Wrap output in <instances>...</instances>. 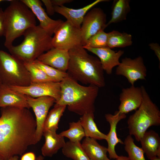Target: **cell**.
Listing matches in <instances>:
<instances>
[{
    "label": "cell",
    "instance_id": "cell-9",
    "mask_svg": "<svg viewBox=\"0 0 160 160\" xmlns=\"http://www.w3.org/2000/svg\"><path fill=\"white\" fill-rule=\"evenodd\" d=\"M8 87L18 92L33 98L50 96L54 98L56 102L59 100L61 96L60 82L50 81L31 83L29 85L25 86Z\"/></svg>",
    "mask_w": 160,
    "mask_h": 160
},
{
    "label": "cell",
    "instance_id": "cell-38",
    "mask_svg": "<svg viewBox=\"0 0 160 160\" xmlns=\"http://www.w3.org/2000/svg\"><path fill=\"white\" fill-rule=\"evenodd\" d=\"M109 160H111L110 159ZM114 160H130L128 157L123 156H119V157Z\"/></svg>",
    "mask_w": 160,
    "mask_h": 160
},
{
    "label": "cell",
    "instance_id": "cell-12",
    "mask_svg": "<svg viewBox=\"0 0 160 160\" xmlns=\"http://www.w3.org/2000/svg\"><path fill=\"white\" fill-rule=\"evenodd\" d=\"M26 97L28 104L35 114L36 124V137L38 142L43 135L44 124L49 111L55 103L56 100L54 98L49 96L36 98L28 96Z\"/></svg>",
    "mask_w": 160,
    "mask_h": 160
},
{
    "label": "cell",
    "instance_id": "cell-22",
    "mask_svg": "<svg viewBox=\"0 0 160 160\" xmlns=\"http://www.w3.org/2000/svg\"><path fill=\"white\" fill-rule=\"evenodd\" d=\"M90 160H109L107 156V148L100 145L96 140L85 137L81 144Z\"/></svg>",
    "mask_w": 160,
    "mask_h": 160
},
{
    "label": "cell",
    "instance_id": "cell-11",
    "mask_svg": "<svg viewBox=\"0 0 160 160\" xmlns=\"http://www.w3.org/2000/svg\"><path fill=\"white\" fill-rule=\"evenodd\" d=\"M106 24V15L101 8H94L87 13L80 28L82 46H84L87 40L99 31L104 30Z\"/></svg>",
    "mask_w": 160,
    "mask_h": 160
},
{
    "label": "cell",
    "instance_id": "cell-10",
    "mask_svg": "<svg viewBox=\"0 0 160 160\" xmlns=\"http://www.w3.org/2000/svg\"><path fill=\"white\" fill-rule=\"evenodd\" d=\"M147 69L141 56L132 59L125 57L117 66L115 73L125 77L131 85L138 80L146 79Z\"/></svg>",
    "mask_w": 160,
    "mask_h": 160
},
{
    "label": "cell",
    "instance_id": "cell-44",
    "mask_svg": "<svg viewBox=\"0 0 160 160\" xmlns=\"http://www.w3.org/2000/svg\"><path fill=\"white\" fill-rule=\"evenodd\" d=\"M0 160H4V159H2L0 158Z\"/></svg>",
    "mask_w": 160,
    "mask_h": 160
},
{
    "label": "cell",
    "instance_id": "cell-13",
    "mask_svg": "<svg viewBox=\"0 0 160 160\" xmlns=\"http://www.w3.org/2000/svg\"><path fill=\"white\" fill-rule=\"evenodd\" d=\"M32 11L39 20L41 27L52 36L64 22L61 20L50 18L43 8L39 0H21Z\"/></svg>",
    "mask_w": 160,
    "mask_h": 160
},
{
    "label": "cell",
    "instance_id": "cell-34",
    "mask_svg": "<svg viewBox=\"0 0 160 160\" xmlns=\"http://www.w3.org/2000/svg\"><path fill=\"white\" fill-rule=\"evenodd\" d=\"M4 11L0 8V36L4 35Z\"/></svg>",
    "mask_w": 160,
    "mask_h": 160
},
{
    "label": "cell",
    "instance_id": "cell-35",
    "mask_svg": "<svg viewBox=\"0 0 160 160\" xmlns=\"http://www.w3.org/2000/svg\"><path fill=\"white\" fill-rule=\"evenodd\" d=\"M151 49L154 51L155 54L160 62V46L157 43H151L149 44Z\"/></svg>",
    "mask_w": 160,
    "mask_h": 160
},
{
    "label": "cell",
    "instance_id": "cell-17",
    "mask_svg": "<svg viewBox=\"0 0 160 160\" xmlns=\"http://www.w3.org/2000/svg\"><path fill=\"white\" fill-rule=\"evenodd\" d=\"M106 121L110 125V130L108 133L106 135L108 147V152L110 159H116L119 156L116 153L115 147L118 143L124 144V142L117 137L116 132V126L118 123L121 120L126 117V114L118 113L116 111L114 115L107 113L105 116Z\"/></svg>",
    "mask_w": 160,
    "mask_h": 160
},
{
    "label": "cell",
    "instance_id": "cell-27",
    "mask_svg": "<svg viewBox=\"0 0 160 160\" xmlns=\"http://www.w3.org/2000/svg\"><path fill=\"white\" fill-rule=\"evenodd\" d=\"M66 107L65 105L54 107L50 111L44 122L43 132L48 131L56 132L59 121Z\"/></svg>",
    "mask_w": 160,
    "mask_h": 160
},
{
    "label": "cell",
    "instance_id": "cell-37",
    "mask_svg": "<svg viewBox=\"0 0 160 160\" xmlns=\"http://www.w3.org/2000/svg\"><path fill=\"white\" fill-rule=\"evenodd\" d=\"M52 4L54 6L62 7L65 4L71 2L72 0H51Z\"/></svg>",
    "mask_w": 160,
    "mask_h": 160
},
{
    "label": "cell",
    "instance_id": "cell-30",
    "mask_svg": "<svg viewBox=\"0 0 160 160\" xmlns=\"http://www.w3.org/2000/svg\"><path fill=\"white\" fill-rule=\"evenodd\" d=\"M32 63L42 70L48 76L55 82H60L68 76L66 72L60 71L43 63L37 59Z\"/></svg>",
    "mask_w": 160,
    "mask_h": 160
},
{
    "label": "cell",
    "instance_id": "cell-45",
    "mask_svg": "<svg viewBox=\"0 0 160 160\" xmlns=\"http://www.w3.org/2000/svg\"></svg>",
    "mask_w": 160,
    "mask_h": 160
},
{
    "label": "cell",
    "instance_id": "cell-26",
    "mask_svg": "<svg viewBox=\"0 0 160 160\" xmlns=\"http://www.w3.org/2000/svg\"><path fill=\"white\" fill-rule=\"evenodd\" d=\"M62 151L66 157L73 160H90L79 142L69 141L65 142Z\"/></svg>",
    "mask_w": 160,
    "mask_h": 160
},
{
    "label": "cell",
    "instance_id": "cell-39",
    "mask_svg": "<svg viewBox=\"0 0 160 160\" xmlns=\"http://www.w3.org/2000/svg\"><path fill=\"white\" fill-rule=\"evenodd\" d=\"M7 160H19V157L18 156H14Z\"/></svg>",
    "mask_w": 160,
    "mask_h": 160
},
{
    "label": "cell",
    "instance_id": "cell-24",
    "mask_svg": "<svg viewBox=\"0 0 160 160\" xmlns=\"http://www.w3.org/2000/svg\"><path fill=\"white\" fill-rule=\"evenodd\" d=\"M130 0H115L113 1L111 17L107 23L106 28L113 23H116L126 19L127 14L130 12Z\"/></svg>",
    "mask_w": 160,
    "mask_h": 160
},
{
    "label": "cell",
    "instance_id": "cell-23",
    "mask_svg": "<svg viewBox=\"0 0 160 160\" xmlns=\"http://www.w3.org/2000/svg\"><path fill=\"white\" fill-rule=\"evenodd\" d=\"M94 113H86L79 120L83 129L85 137H89L96 140H106V135L101 132L98 129L94 121Z\"/></svg>",
    "mask_w": 160,
    "mask_h": 160
},
{
    "label": "cell",
    "instance_id": "cell-14",
    "mask_svg": "<svg viewBox=\"0 0 160 160\" xmlns=\"http://www.w3.org/2000/svg\"><path fill=\"white\" fill-rule=\"evenodd\" d=\"M143 98L141 87L134 85L123 88L119 95L120 103L118 112L126 114L132 111H136L140 106Z\"/></svg>",
    "mask_w": 160,
    "mask_h": 160
},
{
    "label": "cell",
    "instance_id": "cell-31",
    "mask_svg": "<svg viewBox=\"0 0 160 160\" xmlns=\"http://www.w3.org/2000/svg\"><path fill=\"white\" fill-rule=\"evenodd\" d=\"M24 64L30 74L31 83L55 82L32 63H24Z\"/></svg>",
    "mask_w": 160,
    "mask_h": 160
},
{
    "label": "cell",
    "instance_id": "cell-25",
    "mask_svg": "<svg viewBox=\"0 0 160 160\" xmlns=\"http://www.w3.org/2000/svg\"><path fill=\"white\" fill-rule=\"evenodd\" d=\"M108 33L107 46L110 49L123 48L132 44V37L130 34L114 30Z\"/></svg>",
    "mask_w": 160,
    "mask_h": 160
},
{
    "label": "cell",
    "instance_id": "cell-32",
    "mask_svg": "<svg viewBox=\"0 0 160 160\" xmlns=\"http://www.w3.org/2000/svg\"><path fill=\"white\" fill-rule=\"evenodd\" d=\"M108 37L107 33L100 30L89 38L83 47L95 48L108 47Z\"/></svg>",
    "mask_w": 160,
    "mask_h": 160
},
{
    "label": "cell",
    "instance_id": "cell-16",
    "mask_svg": "<svg viewBox=\"0 0 160 160\" xmlns=\"http://www.w3.org/2000/svg\"><path fill=\"white\" fill-rule=\"evenodd\" d=\"M84 48L98 57L104 71L109 75L112 74L114 67L120 64L119 59L124 53L123 50L115 52L108 47L99 48Z\"/></svg>",
    "mask_w": 160,
    "mask_h": 160
},
{
    "label": "cell",
    "instance_id": "cell-29",
    "mask_svg": "<svg viewBox=\"0 0 160 160\" xmlns=\"http://www.w3.org/2000/svg\"><path fill=\"white\" fill-rule=\"evenodd\" d=\"M124 149L128 153L130 160H146L144 152L141 148L137 146L131 135H128L124 142Z\"/></svg>",
    "mask_w": 160,
    "mask_h": 160
},
{
    "label": "cell",
    "instance_id": "cell-5",
    "mask_svg": "<svg viewBox=\"0 0 160 160\" xmlns=\"http://www.w3.org/2000/svg\"><path fill=\"white\" fill-rule=\"evenodd\" d=\"M24 39L19 44L8 50L10 53L24 63H32L45 52L53 48L52 37L40 25L31 27L24 33Z\"/></svg>",
    "mask_w": 160,
    "mask_h": 160
},
{
    "label": "cell",
    "instance_id": "cell-41",
    "mask_svg": "<svg viewBox=\"0 0 160 160\" xmlns=\"http://www.w3.org/2000/svg\"><path fill=\"white\" fill-rule=\"evenodd\" d=\"M150 160H160V157L156 156L151 159Z\"/></svg>",
    "mask_w": 160,
    "mask_h": 160
},
{
    "label": "cell",
    "instance_id": "cell-6",
    "mask_svg": "<svg viewBox=\"0 0 160 160\" xmlns=\"http://www.w3.org/2000/svg\"><path fill=\"white\" fill-rule=\"evenodd\" d=\"M143 100L140 107L127 120L129 135L140 141L147 129L152 126L160 125V111L152 101L144 87L141 86Z\"/></svg>",
    "mask_w": 160,
    "mask_h": 160
},
{
    "label": "cell",
    "instance_id": "cell-19",
    "mask_svg": "<svg viewBox=\"0 0 160 160\" xmlns=\"http://www.w3.org/2000/svg\"><path fill=\"white\" fill-rule=\"evenodd\" d=\"M8 106L28 109L30 108L26 95L1 84L0 85V107Z\"/></svg>",
    "mask_w": 160,
    "mask_h": 160
},
{
    "label": "cell",
    "instance_id": "cell-36",
    "mask_svg": "<svg viewBox=\"0 0 160 160\" xmlns=\"http://www.w3.org/2000/svg\"><path fill=\"white\" fill-rule=\"evenodd\" d=\"M20 160H36L35 154L32 152H28L23 154Z\"/></svg>",
    "mask_w": 160,
    "mask_h": 160
},
{
    "label": "cell",
    "instance_id": "cell-1",
    "mask_svg": "<svg viewBox=\"0 0 160 160\" xmlns=\"http://www.w3.org/2000/svg\"><path fill=\"white\" fill-rule=\"evenodd\" d=\"M36 119L29 109L1 108L0 117V158L7 160L22 155L38 142Z\"/></svg>",
    "mask_w": 160,
    "mask_h": 160
},
{
    "label": "cell",
    "instance_id": "cell-15",
    "mask_svg": "<svg viewBox=\"0 0 160 160\" xmlns=\"http://www.w3.org/2000/svg\"><path fill=\"white\" fill-rule=\"evenodd\" d=\"M37 60L59 70L66 72L70 55L68 50L53 47L40 55Z\"/></svg>",
    "mask_w": 160,
    "mask_h": 160
},
{
    "label": "cell",
    "instance_id": "cell-8",
    "mask_svg": "<svg viewBox=\"0 0 160 160\" xmlns=\"http://www.w3.org/2000/svg\"><path fill=\"white\" fill-rule=\"evenodd\" d=\"M54 34L52 41L53 47L69 51L76 46L82 45L80 28L68 21L64 22Z\"/></svg>",
    "mask_w": 160,
    "mask_h": 160
},
{
    "label": "cell",
    "instance_id": "cell-18",
    "mask_svg": "<svg viewBox=\"0 0 160 160\" xmlns=\"http://www.w3.org/2000/svg\"><path fill=\"white\" fill-rule=\"evenodd\" d=\"M106 0H96L84 7L78 9L69 8L64 6H54L55 12L64 16L72 24L80 28L86 14L93 7L102 2L107 1Z\"/></svg>",
    "mask_w": 160,
    "mask_h": 160
},
{
    "label": "cell",
    "instance_id": "cell-42",
    "mask_svg": "<svg viewBox=\"0 0 160 160\" xmlns=\"http://www.w3.org/2000/svg\"><path fill=\"white\" fill-rule=\"evenodd\" d=\"M1 84H2V82H1V81L0 79V85H1Z\"/></svg>",
    "mask_w": 160,
    "mask_h": 160
},
{
    "label": "cell",
    "instance_id": "cell-3",
    "mask_svg": "<svg viewBox=\"0 0 160 160\" xmlns=\"http://www.w3.org/2000/svg\"><path fill=\"white\" fill-rule=\"evenodd\" d=\"M60 82V97L54 107L65 105L70 111L81 116L94 113L99 88L93 85H81L69 76Z\"/></svg>",
    "mask_w": 160,
    "mask_h": 160
},
{
    "label": "cell",
    "instance_id": "cell-33",
    "mask_svg": "<svg viewBox=\"0 0 160 160\" xmlns=\"http://www.w3.org/2000/svg\"><path fill=\"white\" fill-rule=\"evenodd\" d=\"M41 1L45 5L48 14L51 15H53L55 11L51 0H42Z\"/></svg>",
    "mask_w": 160,
    "mask_h": 160
},
{
    "label": "cell",
    "instance_id": "cell-40",
    "mask_svg": "<svg viewBox=\"0 0 160 160\" xmlns=\"http://www.w3.org/2000/svg\"><path fill=\"white\" fill-rule=\"evenodd\" d=\"M36 160H44V158L42 156L40 155L37 157Z\"/></svg>",
    "mask_w": 160,
    "mask_h": 160
},
{
    "label": "cell",
    "instance_id": "cell-21",
    "mask_svg": "<svg viewBox=\"0 0 160 160\" xmlns=\"http://www.w3.org/2000/svg\"><path fill=\"white\" fill-rule=\"evenodd\" d=\"M45 142L41 148V152L43 156L52 157L64 146L65 142L64 137L60 134L50 131L43 132Z\"/></svg>",
    "mask_w": 160,
    "mask_h": 160
},
{
    "label": "cell",
    "instance_id": "cell-20",
    "mask_svg": "<svg viewBox=\"0 0 160 160\" xmlns=\"http://www.w3.org/2000/svg\"><path fill=\"white\" fill-rule=\"evenodd\" d=\"M140 141L148 159L160 157V137L157 133L152 130L146 131Z\"/></svg>",
    "mask_w": 160,
    "mask_h": 160
},
{
    "label": "cell",
    "instance_id": "cell-43",
    "mask_svg": "<svg viewBox=\"0 0 160 160\" xmlns=\"http://www.w3.org/2000/svg\"><path fill=\"white\" fill-rule=\"evenodd\" d=\"M4 1V0H0V3H1V2H2V1Z\"/></svg>",
    "mask_w": 160,
    "mask_h": 160
},
{
    "label": "cell",
    "instance_id": "cell-28",
    "mask_svg": "<svg viewBox=\"0 0 160 160\" xmlns=\"http://www.w3.org/2000/svg\"><path fill=\"white\" fill-rule=\"evenodd\" d=\"M69 129L60 133L63 137L68 138L69 141L73 142H80L85 137L83 129L79 120L77 122H72L69 123Z\"/></svg>",
    "mask_w": 160,
    "mask_h": 160
},
{
    "label": "cell",
    "instance_id": "cell-7",
    "mask_svg": "<svg viewBox=\"0 0 160 160\" xmlns=\"http://www.w3.org/2000/svg\"><path fill=\"white\" fill-rule=\"evenodd\" d=\"M0 78L8 87L25 86L31 83L30 74L24 63L7 52L0 50Z\"/></svg>",
    "mask_w": 160,
    "mask_h": 160
},
{
    "label": "cell",
    "instance_id": "cell-4",
    "mask_svg": "<svg viewBox=\"0 0 160 160\" xmlns=\"http://www.w3.org/2000/svg\"><path fill=\"white\" fill-rule=\"evenodd\" d=\"M4 11V45L8 49L17 38L28 29L36 25V17L21 0H11Z\"/></svg>",
    "mask_w": 160,
    "mask_h": 160
},
{
    "label": "cell",
    "instance_id": "cell-2",
    "mask_svg": "<svg viewBox=\"0 0 160 160\" xmlns=\"http://www.w3.org/2000/svg\"><path fill=\"white\" fill-rule=\"evenodd\" d=\"M69 52L66 72L69 77L83 84L99 88L105 86L104 71L99 58L89 54L81 45L74 47Z\"/></svg>",
    "mask_w": 160,
    "mask_h": 160
}]
</instances>
